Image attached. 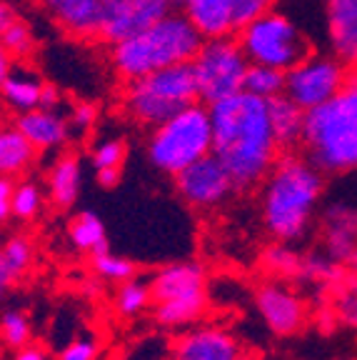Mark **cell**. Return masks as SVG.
<instances>
[{"instance_id":"obj_1","label":"cell","mask_w":357,"mask_h":360,"mask_svg":"<svg viewBox=\"0 0 357 360\" xmlns=\"http://www.w3.org/2000/svg\"><path fill=\"white\" fill-rule=\"evenodd\" d=\"M212 155L225 165L235 191H252L278 163L283 150L270 128L268 101L238 93L210 105Z\"/></svg>"},{"instance_id":"obj_2","label":"cell","mask_w":357,"mask_h":360,"mask_svg":"<svg viewBox=\"0 0 357 360\" xmlns=\"http://www.w3.org/2000/svg\"><path fill=\"white\" fill-rule=\"evenodd\" d=\"M325 198V173L300 153H283L260 186V215L275 243L297 245L313 233Z\"/></svg>"},{"instance_id":"obj_3","label":"cell","mask_w":357,"mask_h":360,"mask_svg":"<svg viewBox=\"0 0 357 360\" xmlns=\"http://www.w3.org/2000/svg\"><path fill=\"white\" fill-rule=\"evenodd\" d=\"M302 155L325 175L357 173V68L332 101L307 112Z\"/></svg>"},{"instance_id":"obj_4","label":"cell","mask_w":357,"mask_h":360,"mask_svg":"<svg viewBox=\"0 0 357 360\" xmlns=\"http://www.w3.org/2000/svg\"><path fill=\"white\" fill-rule=\"evenodd\" d=\"M202 40L205 38L193 28V22L178 11L162 18L152 28L110 45L112 70L123 80L133 83V80L157 73L162 68L193 63Z\"/></svg>"},{"instance_id":"obj_5","label":"cell","mask_w":357,"mask_h":360,"mask_svg":"<svg viewBox=\"0 0 357 360\" xmlns=\"http://www.w3.org/2000/svg\"><path fill=\"white\" fill-rule=\"evenodd\" d=\"M152 321L165 330H188L207 313V273L195 260H178L152 273Z\"/></svg>"},{"instance_id":"obj_6","label":"cell","mask_w":357,"mask_h":360,"mask_svg":"<svg viewBox=\"0 0 357 360\" xmlns=\"http://www.w3.org/2000/svg\"><path fill=\"white\" fill-rule=\"evenodd\" d=\"M148 160L160 173L175 175L212 153V120L210 105L193 103L175 112L173 118L150 130L145 143Z\"/></svg>"},{"instance_id":"obj_7","label":"cell","mask_w":357,"mask_h":360,"mask_svg":"<svg viewBox=\"0 0 357 360\" xmlns=\"http://www.w3.org/2000/svg\"><path fill=\"white\" fill-rule=\"evenodd\" d=\"M193 103H200V98H197V80L190 63L162 68L157 73L133 80L128 83L123 98L128 118L150 130Z\"/></svg>"},{"instance_id":"obj_8","label":"cell","mask_w":357,"mask_h":360,"mask_svg":"<svg viewBox=\"0 0 357 360\" xmlns=\"http://www.w3.org/2000/svg\"><path fill=\"white\" fill-rule=\"evenodd\" d=\"M235 38L250 63L278 68L285 73L313 53V43L300 22L280 8H268L263 15L238 30Z\"/></svg>"},{"instance_id":"obj_9","label":"cell","mask_w":357,"mask_h":360,"mask_svg":"<svg viewBox=\"0 0 357 360\" xmlns=\"http://www.w3.org/2000/svg\"><path fill=\"white\" fill-rule=\"evenodd\" d=\"M190 65H193V73H195L197 80L200 103L215 105L225 98L242 93V83H245L250 60L242 53L238 38L225 35V38L202 40L200 51H197Z\"/></svg>"},{"instance_id":"obj_10","label":"cell","mask_w":357,"mask_h":360,"mask_svg":"<svg viewBox=\"0 0 357 360\" xmlns=\"http://www.w3.org/2000/svg\"><path fill=\"white\" fill-rule=\"evenodd\" d=\"M350 70L352 68L337 60L332 53L313 51L305 60L285 73V96L305 112H310L340 93Z\"/></svg>"},{"instance_id":"obj_11","label":"cell","mask_w":357,"mask_h":360,"mask_svg":"<svg viewBox=\"0 0 357 360\" xmlns=\"http://www.w3.org/2000/svg\"><path fill=\"white\" fill-rule=\"evenodd\" d=\"M173 180L180 198L195 210L220 208L235 193L233 178H230L225 165L212 153L200 158V160H195L193 165H188L185 170H180Z\"/></svg>"},{"instance_id":"obj_12","label":"cell","mask_w":357,"mask_h":360,"mask_svg":"<svg viewBox=\"0 0 357 360\" xmlns=\"http://www.w3.org/2000/svg\"><path fill=\"white\" fill-rule=\"evenodd\" d=\"M255 308L263 318L265 328L273 335L287 338L295 335L297 330H302L310 318V308L307 300L300 292L285 281H270L260 283L255 290Z\"/></svg>"},{"instance_id":"obj_13","label":"cell","mask_w":357,"mask_h":360,"mask_svg":"<svg viewBox=\"0 0 357 360\" xmlns=\"http://www.w3.org/2000/svg\"><path fill=\"white\" fill-rule=\"evenodd\" d=\"M180 11V0H110L105 3L100 38L115 45L143 30L152 28L162 18Z\"/></svg>"},{"instance_id":"obj_14","label":"cell","mask_w":357,"mask_h":360,"mask_svg":"<svg viewBox=\"0 0 357 360\" xmlns=\"http://www.w3.org/2000/svg\"><path fill=\"white\" fill-rule=\"evenodd\" d=\"M318 243L327 258L345 265L357 250V202L352 200H327L318 213Z\"/></svg>"},{"instance_id":"obj_15","label":"cell","mask_w":357,"mask_h":360,"mask_svg":"<svg viewBox=\"0 0 357 360\" xmlns=\"http://www.w3.org/2000/svg\"><path fill=\"white\" fill-rule=\"evenodd\" d=\"M242 345L233 330L223 326H193L170 345L168 360H238Z\"/></svg>"},{"instance_id":"obj_16","label":"cell","mask_w":357,"mask_h":360,"mask_svg":"<svg viewBox=\"0 0 357 360\" xmlns=\"http://www.w3.org/2000/svg\"><path fill=\"white\" fill-rule=\"evenodd\" d=\"M323 18L330 53L357 68V0H323Z\"/></svg>"},{"instance_id":"obj_17","label":"cell","mask_w":357,"mask_h":360,"mask_svg":"<svg viewBox=\"0 0 357 360\" xmlns=\"http://www.w3.org/2000/svg\"><path fill=\"white\" fill-rule=\"evenodd\" d=\"M58 28L78 40L100 38L105 6L100 0H40Z\"/></svg>"},{"instance_id":"obj_18","label":"cell","mask_w":357,"mask_h":360,"mask_svg":"<svg viewBox=\"0 0 357 360\" xmlns=\"http://www.w3.org/2000/svg\"><path fill=\"white\" fill-rule=\"evenodd\" d=\"M15 125L38 153L63 150L73 135L70 118H65L60 110H45V108H35L18 115Z\"/></svg>"},{"instance_id":"obj_19","label":"cell","mask_w":357,"mask_h":360,"mask_svg":"<svg viewBox=\"0 0 357 360\" xmlns=\"http://www.w3.org/2000/svg\"><path fill=\"white\" fill-rule=\"evenodd\" d=\"M180 13L205 40L238 33L235 0H180Z\"/></svg>"},{"instance_id":"obj_20","label":"cell","mask_w":357,"mask_h":360,"mask_svg":"<svg viewBox=\"0 0 357 360\" xmlns=\"http://www.w3.org/2000/svg\"><path fill=\"white\" fill-rule=\"evenodd\" d=\"M85 165L78 153H60L56 163L48 170L45 188H48V200L60 210L73 208L83 193Z\"/></svg>"},{"instance_id":"obj_21","label":"cell","mask_w":357,"mask_h":360,"mask_svg":"<svg viewBox=\"0 0 357 360\" xmlns=\"http://www.w3.org/2000/svg\"><path fill=\"white\" fill-rule=\"evenodd\" d=\"M270 128H273L275 143L283 153H295L305 141L307 112L290 101L287 96H278L268 101Z\"/></svg>"},{"instance_id":"obj_22","label":"cell","mask_w":357,"mask_h":360,"mask_svg":"<svg viewBox=\"0 0 357 360\" xmlns=\"http://www.w3.org/2000/svg\"><path fill=\"white\" fill-rule=\"evenodd\" d=\"M45 80L40 78L38 70H33L25 63H18L13 68V73L8 75L6 85L0 88V96L11 110H15L18 115L30 112L35 108H40V96H43Z\"/></svg>"},{"instance_id":"obj_23","label":"cell","mask_w":357,"mask_h":360,"mask_svg":"<svg viewBox=\"0 0 357 360\" xmlns=\"http://www.w3.org/2000/svg\"><path fill=\"white\" fill-rule=\"evenodd\" d=\"M38 150L18 130V125H0V175L20 178L35 165Z\"/></svg>"},{"instance_id":"obj_24","label":"cell","mask_w":357,"mask_h":360,"mask_svg":"<svg viewBox=\"0 0 357 360\" xmlns=\"http://www.w3.org/2000/svg\"><path fill=\"white\" fill-rule=\"evenodd\" d=\"M67 240L75 250L88 255H98L103 250H110L108 248V231L103 218L95 210H80L70 225H67Z\"/></svg>"},{"instance_id":"obj_25","label":"cell","mask_w":357,"mask_h":360,"mask_svg":"<svg viewBox=\"0 0 357 360\" xmlns=\"http://www.w3.org/2000/svg\"><path fill=\"white\" fill-rule=\"evenodd\" d=\"M302 258H305V250L290 245V243H273L263 250L260 255V268L268 273L275 281L285 283H297L302 268Z\"/></svg>"},{"instance_id":"obj_26","label":"cell","mask_w":357,"mask_h":360,"mask_svg":"<svg viewBox=\"0 0 357 360\" xmlns=\"http://www.w3.org/2000/svg\"><path fill=\"white\" fill-rule=\"evenodd\" d=\"M242 90L250 93V96L260 98V101H273V98H278V96H285V70L250 63Z\"/></svg>"},{"instance_id":"obj_27","label":"cell","mask_w":357,"mask_h":360,"mask_svg":"<svg viewBox=\"0 0 357 360\" xmlns=\"http://www.w3.org/2000/svg\"><path fill=\"white\" fill-rule=\"evenodd\" d=\"M112 303H115V310L123 315V318H138V315H143L145 310L152 308L150 283L138 281V278L120 283Z\"/></svg>"},{"instance_id":"obj_28","label":"cell","mask_w":357,"mask_h":360,"mask_svg":"<svg viewBox=\"0 0 357 360\" xmlns=\"http://www.w3.org/2000/svg\"><path fill=\"white\" fill-rule=\"evenodd\" d=\"M0 338H3V345L13 353L30 345V338H33L30 315L20 308H6L0 313Z\"/></svg>"},{"instance_id":"obj_29","label":"cell","mask_w":357,"mask_h":360,"mask_svg":"<svg viewBox=\"0 0 357 360\" xmlns=\"http://www.w3.org/2000/svg\"><path fill=\"white\" fill-rule=\"evenodd\" d=\"M330 308L335 313L337 326L357 333V276H347L330 292Z\"/></svg>"},{"instance_id":"obj_30","label":"cell","mask_w":357,"mask_h":360,"mask_svg":"<svg viewBox=\"0 0 357 360\" xmlns=\"http://www.w3.org/2000/svg\"><path fill=\"white\" fill-rule=\"evenodd\" d=\"M0 250H3V258H6L8 268L13 270L15 281H22L28 276L30 268L35 263V248L25 233H13L6 240L0 243Z\"/></svg>"},{"instance_id":"obj_31","label":"cell","mask_w":357,"mask_h":360,"mask_svg":"<svg viewBox=\"0 0 357 360\" xmlns=\"http://www.w3.org/2000/svg\"><path fill=\"white\" fill-rule=\"evenodd\" d=\"M90 258H93L95 276L105 283H112V285H120V283H125V281H133L135 273H138V268H135L133 260L125 258V255L112 253V250H103V253L90 255Z\"/></svg>"},{"instance_id":"obj_32","label":"cell","mask_w":357,"mask_h":360,"mask_svg":"<svg viewBox=\"0 0 357 360\" xmlns=\"http://www.w3.org/2000/svg\"><path fill=\"white\" fill-rule=\"evenodd\" d=\"M45 205V193L38 183L33 180H22L15 186V195H13V218L20 223H33Z\"/></svg>"},{"instance_id":"obj_33","label":"cell","mask_w":357,"mask_h":360,"mask_svg":"<svg viewBox=\"0 0 357 360\" xmlns=\"http://www.w3.org/2000/svg\"><path fill=\"white\" fill-rule=\"evenodd\" d=\"M0 45H3L13 58H28L30 53L35 51V35L28 22L13 15V20L0 30Z\"/></svg>"},{"instance_id":"obj_34","label":"cell","mask_w":357,"mask_h":360,"mask_svg":"<svg viewBox=\"0 0 357 360\" xmlns=\"http://www.w3.org/2000/svg\"><path fill=\"white\" fill-rule=\"evenodd\" d=\"M125 158H128V146H125L123 138H105V141L93 148L90 163H93L95 173H100V170H123Z\"/></svg>"},{"instance_id":"obj_35","label":"cell","mask_w":357,"mask_h":360,"mask_svg":"<svg viewBox=\"0 0 357 360\" xmlns=\"http://www.w3.org/2000/svg\"><path fill=\"white\" fill-rule=\"evenodd\" d=\"M58 360H100V343L93 335H78L63 345Z\"/></svg>"},{"instance_id":"obj_36","label":"cell","mask_w":357,"mask_h":360,"mask_svg":"<svg viewBox=\"0 0 357 360\" xmlns=\"http://www.w3.org/2000/svg\"><path fill=\"white\" fill-rule=\"evenodd\" d=\"M95 120H98V105L95 103H75L73 110H70V125H73V130H78V133H85V130H90L95 125Z\"/></svg>"},{"instance_id":"obj_37","label":"cell","mask_w":357,"mask_h":360,"mask_svg":"<svg viewBox=\"0 0 357 360\" xmlns=\"http://www.w3.org/2000/svg\"><path fill=\"white\" fill-rule=\"evenodd\" d=\"M15 178H3L0 175V223L13 218V195H15Z\"/></svg>"},{"instance_id":"obj_38","label":"cell","mask_w":357,"mask_h":360,"mask_svg":"<svg viewBox=\"0 0 357 360\" xmlns=\"http://www.w3.org/2000/svg\"><path fill=\"white\" fill-rule=\"evenodd\" d=\"M15 276H13V270L8 268L6 258H3V250H0V303L6 300V295L11 292V288L15 285Z\"/></svg>"},{"instance_id":"obj_39","label":"cell","mask_w":357,"mask_h":360,"mask_svg":"<svg viewBox=\"0 0 357 360\" xmlns=\"http://www.w3.org/2000/svg\"><path fill=\"white\" fill-rule=\"evenodd\" d=\"M60 103H63L60 90H58L53 83H45L43 96H40V108H45V110H58V108H60Z\"/></svg>"},{"instance_id":"obj_40","label":"cell","mask_w":357,"mask_h":360,"mask_svg":"<svg viewBox=\"0 0 357 360\" xmlns=\"http://www.w3.org/2000/svg\"><path fill=\"white\" fill-rule=\"evenodd\" d=\"M13 360H53V358L45 348L30 343V345H25V348L15 350V353H13Z\"/></svg>"},{"instance_id":"obj_41","label":"cell","mask_w":357,"mask_h":360,"mask_svg":"<svg viewBox=\"0 0 357 360\" xmlns=\"http://www.w3.org/2000/svg\"><path fill=\"white\" fill-rule=\"evenodd\" d=\"M15 58L11 56V53L6 51V48H3V45H0V88H3V85H6V80H8V75L13 73V68H15Z\"/></svg>"},{"instance_id":"obj_42","label":"cell","mask_w":357,"mask_h":360,"mask_svg":"<svg viewBox=\"0 0 357 360\" xmlns=\"http://www.w3.org/2000/svg\"><path fill=\"white\" fill-rule=\"evenodd\" d=\"M95 178H98V186L115 188L123 178V170H100V173H95Z\"/></svg>"},{"instance_id":"obj_43","label":"cell","mask_w":357,"mask_h":360,"mask_svg":"<svg viewBox=\"0 0 357 360\" xmlns=\"http://www.w3.org/2000/svg\"><path fill=\"white\" fill-rule=\"evenodd\" d=\"M11 20H13V11L6 6V3H3V0H0V30L6 28Z\"/></svg>"},{"instance_id":"obj_44","label":"cell","mask_w":357,"mask_h":360,"mask_svg":"<svg viewBox=\"0 0 357 360\" xmlns=\"http://www.w3.org/2000/svg\"><path fill=\"white\" fill-rule=\"evenodd\" d=\"M238 360H263V355H257V353H250V350H242L240 358Z\"/></svg>"},{"instance_id":"obj_45","label":"cell","mask_w":357,"mask_h":360,"mask_svg":"<svg viewBox=\"0 0 357 360\" xmlns=\"http://www.w3.org/2000/svg\"><path fill=\"white\" fill-rule=\"evenodd\" d=\"M347 270H350V273H355V276H357V250H355V255H352L350 263H347Z\"/></svg>"},{"instance_id":"obj_46","label":"cell","mask_w":357,"mask_h":360,"mask_svg":"<svg viewBox=\"0 0 357 360\" xmlns=\"http://www.w3.org/2000/svg\"><path fill=\"white\" fill-rule=\"evenodd\" d=\"M6 345H3V338H0V360H3V355H6Z\"/></svg>"},{"instance_id":"obj_47","label":"cell","mask_w":357,"mask_h":360,"mask_svg":"<svg viewBox=\"0 0 357 360\" xmlns=\"http://www.w3.org/2000/svg\"><path fill=\"white\" fill-rule=\"evenodd\" d=\"M100 3H103V6H105V3H110V0H100Z\"/></svg>"}]
</instances>
